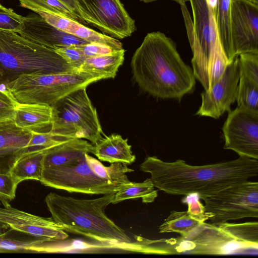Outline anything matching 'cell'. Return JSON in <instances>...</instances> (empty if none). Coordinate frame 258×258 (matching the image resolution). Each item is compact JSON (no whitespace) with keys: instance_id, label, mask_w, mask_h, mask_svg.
<instances>
[{"instance_id":"d590c367","label":"cell","mask_w":258,"mask_h":258,"mask_svg":"<svg viewBox=\"0 0 258 258\" xmlns=\"http://www.w3.org/2000/svg\"><path fill=\"white\" fill-rule=\"evenodd\" d=\"M56 53L76 72L86 57L78 45L64 46L54 50Z\"/></svg>"},{"instance_id":"d6a6232c","label":"cell","mask_w":258,"mask_h":258,"mask_svg":"<svg viewBox=\"0 0 258 258\" xmlns=\"http://www.w3.org/2000/svg\"><path fill=\"white\" fill-rule=\"evenodd\" d=\"M25 17L19 15L12 9L0 4V30L19 33L23 28Z\"/></svg>"},{"instance_id":"8992f818","label":"cell","mask_w":258,"mask_h":258,"mask_svg":"<svg viewBox=\"0 0 258 258\" xmlns=\"http://www.w3.org/2000/svg\"><path fill=\"white\" fill-rule=\"evenodd\" d=\"M99 80L76 72L26 75L8 84L6 90L18 103L51 106L70 93Z\"/></svg>"},{"instance_id":"e0dca14e","label":"cell","mask_w":258,"mask_h":258,"mask_svg":"<svg viewBox=\"0 0 258 258\" xmlns=\"http://www.w3.org/2000/svg\"><path fill=\"white\" fill-rule=\"evenodd\" d=\"M127 141L119 135L105 136L93 145L92 153L101 161L130 164L136 160V156Z\"/></svg>"},{"instance_id":"f35d334b","label":"cell","mask_w":258,"mask_h":258,"mask_svg":"<svg viewBox=\"0 0 258 258\" xmlns=\"http://www.w3.org/2000/svg\"><path fill=\"white\" fill-rule=\"evenodd\" d=\"M198 195L196 194L186 196L183 202L188 205L187 213L192 217L201 222H205L208 217L205 211L204 206L200 202Z\"/></svg>"},{"instance_id":"74e56055","label":"cell","mask_w":258,"mask_h":258,"mask_svg":"<svg viewBox=\"0 0 258 258\" xmlns=\"http://www.w3.org/2000/svg\"><path fill=\"white\" fill-rule=\"evenodd\" d=\"M18 104L8 90L0 89V122L14 119Z\"/></svg>"},{"instance_id":"f546056e","label":"cell","mask_w":258,"mask_h":258,"mask_svg":"<svg viewBox=\"0 0 258 258\" xmlns=\"http://www.w3.org/2000/svg\"><path fill=\"white\" fill-rule=\"evenodd\" d=\"M8 231L0 234V252L31 253L30 248L39 242L45 241L34 238L24 239L11 237Z\"/></svg>"},{"instance_id":"836d02e7","label":"cell","mask_w":258,"mask_h":258,"mask_svg":"<svg viewBox=\"0 0 258 258\" xmlns=\"http://www.w3.org/2000/svg\"><path fill=\"white\" fill-rule=\"evenodd\" d=\"M19 183L10 173H0V204L4 207L10 205V202L15 198Z\"/></svg>"},{"instance_id":"b9f144b4","label":"cell","mask_w":258,"mask_h":258,"mask_svg":"<svg viewBox=\"0 0 258 258\" xmlns=\"http://www.w3.org/2000/svg\"><path fill=\"white\" fill-rule=\"evenodd\" d=\"M158 0H141V1L143 2L144 3H150L152 2L156 1ZM176 2L178 3L179 5L181 6L185 5V3L187 2H189V0H171Z\"/></svg>"},{"instance_id":"ac0fdd59","label":"cell","mask_w":258,"mask_h":258,"mask_svg":"<svg viewBox=\"0 0 258 258\" xmlns=\"http://www.w3.org/2000/svg\"><path fill=\"white\" fill-rule=\"evenodd\" d=\"M125 50H115L103 55L87 57L76 72L102 79L114 78L123 62Z\"/></svg>"},{"instance_id":"484cf974","label":"cell","mask_w":258,"mask_h":258,"mask_svg":"<svg viewBox=\"0 0 258 258\" xmlns=\"http://www.w3.org/2000/svg\"><path fill=\"white\" fill-rule=\"evenodd\" d=\"M217 226L226 234L234 240L246 245L251 248L257 250V222L241 223H230L226 222Z\"/></svg>"},{"instance_id":"8d00e7d4","label":"cell","mask_w":258,"mask_h":258,"mask_svg":"<svg viewBox=\"0 0 258 258\" xmlns=\"http://www.w3.org/2000/svg\"><path fill=\"white\" fill-rule=\"evenodd\" d=\"M27 151V148L0 149V173H10L17 160Z\"/></svg>"},{"instance_id":"4fadbf2b","label":"cell","mask_w":258,"mask_h":258,"mask_svg":"<svg viewBox=\"0 0 258 258\" xmlns=\"http://www.w3.org/2000/svg\"><path fill=\"white\" fill-rule=\"evenodd\" d=\"M240 76L238 56L230 62L219 80L201 94L202 103L196 114L219 118L236 100Z\"/></svg>"},{"instance_id":"7bdbcfd3","label":"cell","mask_w":258,"mask_h":258,"mask_svg":"<svg viewBox=\"0 0 258 258\" xmlns=\"http://www.w3.org/2000/svg\"><path fill=\"white\" fill-rule=\"evenodd\" d=\"M8 228L7 225L0 222V234L5 232Z\"/></svg>"},{"instance_id":"5bb4252c","label":"cell","mask_w":258,"mask_h":258,"mask_svg":"<svg viewBox=\"0 0 258 258\" xmlns=\"http://www.w3.org/2000/svg\"><path fill=\"white\" fill-rule=\"evenodd\" d=\"M0 222L13 230L45 241L63 240L69 237L51 217L33 215L10 205L0 207Z\"/></svg>"},{"instance_id":"9c48e42d","label":"cell","mask_w":258,"mask_h":258,"mask_svg":"<svg viewBox=\"0 0 258 258\" xmlns=\"http://www.w3.org/2000/svg\"><path fill=\"white\" fill-rule=\"evenodd\" d=\"M39 181L45 186L70 192L91 195L115 194L124 187L98 176L87 164L85 156L73 164L44 167Z\"/></svg>"},{"instance_id":"60d3db41","label":"cell","mask_w":258,"mask_h":258,"mask_svg":"<svg viewBox=\"0 0 258 258\" xmlns=\"http://www.w3.org/2000/svg\"><path fill=\"white\" fill-rule=\"evenodd\" d=\"M71 11H72L78 17L82 19L79 14L76 0H59ZM83 20V19H82ZM84 21V20H83Z\"/></svg>"},{"instance_id":"ee69618b","label":"cell","mask_w":258,"mask_h":258,"mask_svg":"<svg viewBox=\"0 0 258 258\" xmlns=\"http://www.w3.org/2000/svg\"><path fill=\"white\" fill-rule=\"evenodd\" d=\"M252 4L258 6V0H244Z\"/></svg>"},{"instance_id":"7402d4cb","label":"cell","mask_w":258,"mask_h":258,"mask_svg":"<svg viewBox=\"0 0 258 258\" xmlns=\"http://www.w3.org/2000/svg\"><path fill=\"white\" fill-rule=\"evenodd\" d=\"M85 156L89 167L100 178L121 186H124L131 182L126 173L133 172L134 170L129 168L126 164L115 162L105 166L89 154H85Z\"/></svg>"},{"instance_id":"52a82bcc","label":"cell","mask_w":258,"mask_h":258,"mask_svg":"<svg viewBox=\"0 0 258 258\" xmlns=\"http://www.w3.org/2000/svg\"><path fill=\"white\" fill-rule=\"evenodd\" d=\"M217 0H189L194 17L189 25V40L195 78L205 89H210V69L216 46L220 41L215 19Z\"/></svg>"},{"instance_id":"4dcf8cb0","label":"cell","mask_w":258,"mask_h":258,"mask_svg":"<svg viewBox=\"0 0 258 258\" xmlns=\"http://www.w3.org/2000/svg\"><path fill=\"white\" fill-rule=\"evenodd\" d=\"M229 63L219 41L216 46L211 63L209 76L210 89L219 80Z\"/></svg>"},{"instance_id":"277c9868","label":"cell","mask_w":258,"mask_h":258,"mask_svg":"<svg viewBox=\"0 0 258 258\" xmlns=\"http://www.w3.org/2000/svg\"><path fill=\"white\" fill-rule=\"evenodd\" d=\"M75 72L55 51L0 30V87L23 75Z\"/></svg>"},{"instance_id":"ba28073f","label":"cell","mask_w":258,"mask_h":258,"mask_svg":"<svg viewBox=\"0 0 258 258\" xmlns=\"http://www.w3.org/2000/svg\"><path fill=\"white\" fill-rule=\"evenodd\" d=\"M205 211L212 224L258 217V183L246 181L206 198Z\"/></svg>"},{"instance_id":"1f68e13d","label":"cell","mask_w":258,"mask_h":258,"mask_svg":"<svg viewBox=\"0 0 258 258\" xmlns=\"http://www.w3.org/2000/svg\"><path fill=\"white\" fill-rule=\"evenodd\" d=\"M238 58L240 76L258 84V53H242Z\"/></svg>"},{"instance_id":"d4e9b609","label":"cell","mask_w":258,"mask_h":258,"mask_svg":"<svg viewBox=\"0 0 258 258\" xmlns=\"http://www.w3.org/2000/svg\"><path fill=\"white\" fill-rule=\"evenodd\" d=\"M32 132L18 126L14 119L0 122V149L27 148Z\"/></svg>"},{"instance_id":"ffe728a7","label":"cell","mask_w":258,"mask_h":258,"mask_svg":"<svg viewBox=\"0 0 258 258\" xmlns=\"http://www.w3.org/2000/svg\"><path fill=\"white\" fill-rule=\"evenodd\" d=\"M44 150L27 151L17 160L10 173L19 183L27 179L40 180L44 168Z\"/></svg>"},{"instance_id":"3957f363","label":"cell","mask_w":258,"mask_h":258,"mask_svg":"<svg viewBox=\"0 0 258 258\" xmlns=\"http://www.w3.org/2000/svg\"><path fill=\"white\" fill-rule=\"evenodd\" d=\"M115 194L94 199H80L50 192L45 202L51 218L66 232L101 242L131 245L132 239L105 214Z\"/></svg>"},{"instance_id":"7a4b0ae2","label":"cell","mask_w":258,"mask_h":258,"mask_svg":"<svg viewBox=\"0 0 258 258\" xmlns=\"http://www.w3.org/2000/svg\"><path fill=\"white\" fill-rule=\"evenodd\" d=\"M131 66L135 81L153 96L180 99L195 89L192 69L183 61L174 42L162 32L147 34Z\"/></svg>"},{"instance_id":"30bf717a","label":"cell","mask_w":258,"mask_h":258,"mask_svg":"<svg viewBox=\"0 0 258 258\" xmlns=\"http://www.w3.org/2000/svg\"><path fill=\"white\" fill-rule=\"evenodd\" d=\"M76 2L81 18L110 37L123 39L136 30L135 21L120 0H76Z\"/></svg>"},{"instance_id":"6da1fadb","label":"cell","mask_w":258,"mask_h":258,"mask_svg":"<svg viewBox=\"0 0 258 258\" xmlns=\"http://www.w3.org/2000/svg\"><path fill=\"white\" fill-rule=\"evenodd\" d=\"M140 170L151 175L154 186L174 195L196 194L204 199L258 174V160L239 157L231 161L204 165H191L181 159L164 161L147 157Z\"/></svg>"},{"instance_id":"603a6c76","label":"cell","mask_w":258,"mask_h":258,"mask_svg":"<svg viewBox=\"0 0 258 258\" xmlns=\"http://www.w3.org/2000/svg\"><path fill=\"white\" fill-rule=\"evenodd\" d=\"M155 187L150 178L141 182L131 181L114 194L112 204L138 198L144 203H152L158 197V190Z\"/></svg>"},{"instance_id":"cb8c5ba5","label":"cell","mask_w":258,"mask_h":258,"mask_svg":"<svg viewBox=\"0 0 258 258\" xmlns=\"http://www.w3.org/2000/svg\"><path fill=\"white\" fill-rule=\"evenodd\" d=\"M201 222L197 220L187 211H172L164 222L159 226L160 233L176 232L183 238L186 237L201 224Z\"/></svg>"},{"instance_id":"7c38bea8","label":"cell","mask_w":258,"mask_h":258,"mask_svg":"<svg viewBox=\"0 0 258 258\" xmlns=\"http://www.w3.org/2000/svg\"><path fill=\"white\" fill-rule=\"evenodd\" d=\"M231 37L234 58L242 53H258V6L231 0Z\"/></svg>"},{"instance_id":"9a60e30c","label":"cell","mask_w":258,"mask_h":258,"mask_svg":"<svg viewBox=\"0 0 258 258\" xmlns=\"http://www.w3.org/2000/svg\"><path fill=\"white\" fill-rule=\"evenodd\" d=\"M19 34L25 39L54 50L66 45L89 43L56 29L36 13L25 17L23 28Z\"/></svg>"},{"instance_id":"e575fe53","label":"cell","mask_w":258,"mask_h":258,"mask_svg":"<svg viewBox=\"0 0 258 258\" xmlns=\"http://www.w3.org/2000/svg\"><path fill=\"white\" fill-rule=\"evenodd\" d=\"M66 140L55 137L50 131L45 132H32L27 145L28 151L47 149Z\"/></svg>"},{"instance_id":"83f0119b","label":"cell","mask_w":258,"mask_h":258,"mask_svg":"<svg viewBox=\"0 0 258 258\" xmlns=\"http://www.w3.org/2000/svg\"><path fill=\"white\" fill-rule=\"evenodd\" d=\"M21 7L31 10H41L57 14L62 16L86 24L72 11L59 0H19Z\"/></svg>"},{"instance_id":"f1b7e54d","label":"cell","mask_w":258,"mask_h":258,"mask_svg":"<svg viewBox=\"0 0 258 258\" xmlns=\"http://www.w3.org/2000/svg\"><path fill=\"white\" fill-rule=\"evenodd\" d=\"M236 101L237 107L258 112V84L239 76Z\"/></svg>"},{"instance_id":"d6986e66","label":"cell","mask_w":258,"mask_h":258,"mask_svg":"<svg viewBox=\"0 0 258 258\" xmlns=\"http://www.w3.org/2000/svg\"><path fill=\"white\" fill-rule=\"evenodd\" d=\"M52 119L51 106L38 104L18 103L14 117L18 126L35 132H45Z\"/></svg>"},{"instance_id":"2e32d148","label":"cell","mask_w":258,"mask_h":258,"mask_svg":"<svg viewBox=\"0 0 258 258\" xmlns=\"http://www.w3.org/2000/svg\"><path fill=\"white\" fill-rule=\"evenodd\" d=\"M93 145L82 139H69L44 150V167L61 166L79 162L85 154L92 153Z\"/></svg>"},{"instance_id":"8fae6325","label":"cell","mask_w":258,"mask_h":258,"mask_svg":"<svg viewBox=\"0 0 258 258\" xmlns=\"http://www.w3.org/2000/svg\"><path fill=\"white\" fill-rule=\"evenodd\" d=\"M222 131L224 149L239 157L258 159V112L242 107L230 110Z\"/></svg>"},{"instance_id":"ab89813d","label":"cell","mask_w":258,"mask_h":258,"mask_svg":"<svg viewBox=\"0 0 258 258\" xmlns=\"http://www.w3.org/2000/svg\"><path fill=\"white\" fill-rule=\"evenodd\" d=\"M86 57L110 53L116 50L99 43L91 42L79 45Z\"/></svg>"},{"instance_id":"44dd1931","label":"cell","mask_w":258,"mask_h":258,"mask_svg":"<svg viewBox=\"0 0 258 258\" xmlns=\"http://www.w3.org/2000/svg\"><path fill=\"white\" fill-rule=\"evenodd\" d=\"M231 0H217L215 19L219 39L229 62L233 56L231 37Z\"/></svg>"},{"instance_id":"5b68a950","label":"cell","mask_w":258,"mask_h":258,"mask_svg":"<svg viewBox=\"0 0 258 258\" xmlns=\"http://www.w3.org/2000/svg\"><path fill=\"white\" fill-rule=\"evenodd\" d=\"M50 131L56 137L84 139L93 145L102 138L103 132L96 108L86 88L74 91L51 106Z\"/></svg>"},{"instance_id":"4316f807","label":"cell","mask_w":258,"mask_h":258,"mask_svg":"<svg viewBox=\"0 0 258 258\" xmlns=\"http://www.w3.org/2000/svg\"><path fill=\"white\" fill-rule=\"evenodd\" d=\"M67 33L89 43L104 44L116 50L123 48L122 44L119 40L95 31L74 20H72Z\"/></svg>"}]
</instances>
